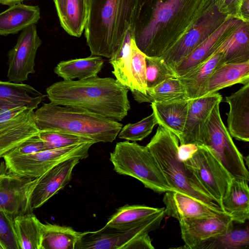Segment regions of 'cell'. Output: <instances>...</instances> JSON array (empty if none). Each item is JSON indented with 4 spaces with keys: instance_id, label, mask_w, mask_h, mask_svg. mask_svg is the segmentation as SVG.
Segmentation results:
<instances>
[{
    "instance_id": "6da1fadb",
    "label": "cell",
    "mask_w": 249,
    "mask_h": 249,
    "mask_svg": "<svg viewBox=\"0 0 249 249\" xmlns=\"http://www.w3.org/2000/svg\"><path fill=\"white\" fill-rule=\"evenodd\" d=\"M206 0H136L131 25L138 48L160 57L180 40L201 16Z\"/></svg>"
},
{
    "instance_id": "7a4b0ae2",
    "label": "cell",
    "mask_w": 249,
    "mask_h": 249,
    "mask_svg": "<svg viewBox=\"0 0 249 249\" xmlns=\"http://www.w3.org/2000/svg\"><path fill=\"white\" fill-rule=\"evenodd\" d=\"M128 91L116 79L97 76L64 80L46 89L47 96L53 104L82 108L118 122L130 109Z\"/></svg>"
},
{
    "instance_id": "3957f363",
    "label": "cell",
    "mask_w": 249,
    "mask_h": 249,
    "mask_svg": "<svg viewBox=\"0 0 249 249\" xmlns=\"http://www.w3.org/2000/svg\"><path fill=\"white\" fill-rule=\"evenodd\" d=\"M136 0H87L85 36L91 55L109 59L130 28Z\"/></svg>"
},
{
    "instance_id": "277c9868",
    "label": "cell",
    "mask_w": 249,
    "mask_h": 249,
    "mask_svg": "<svg viewBox=\"0 0 249 249\" xmlns=\"http://www.w3.org/2000/svg\"><path fill=\"white\" fill-rule=\"evenodd\" d=\"M40 131H54L90 138L95 143L112 142L122 128V124L85 109L44 103L34 111Z\"/></svg>"
},
{
    "instance_id": "5b68a950",
    "label": "cell",
    "mask_w": 249,
    "mask_h": 249,
    "mask_svg": "<svg viewBox=\"0 0 249 249\" xmlns=\"http://www.w3.org/2000/svg\"><path fill=\"white\" fill-rule=\"evenodd\" d=\"M146 147L157 162L172 191L220 207L179 158V140L174 134L159 125Z\"/></svg>"
},
{
    "instance_id": "8992f818",
    "label": "cell",
    "mask_w": 249,
    "mask_h": 249,
    "mask_svg": "<svg viewBox=\"0 0 249 249\" xmlns=\"http://www.w3.org/2000/svg\"><path fill=\"white\" fill-rule=\"evenodd\" d=\"M110 160L116 172L135 178L146 188L159 193L172 191L146 146L129 141L117 142Z\"/></svg>"
},
{
    "instance_id": "52a82bcc",
    "label": "cell",
    "mask_w": 249,
    "mask_h": 249,
    "mask_svg": "<svg viewBox=\"0 0 249 249\" xmlns=\"http://www.w3.org/2000/svg\"><path fill=\"white\" fill-rule=\"evenodd\" d=\"M165 215L164 209L129 229L105 225L96 231L82 232L74 249H154L148 233L160 227Z\"/></svg>"
},
{
    "instance_id": "ba28073f",
    "label": "cell",
    "mask_w": 249,
    "mask_h": 249,
    "mask_svg": "<svg viewBox=\"0 0 249 249\" xmlns=\"http://www.w3.org/2000/svg\"><path fill=\"white\" fill-rule=\"evenodd\" d=\"M220 104L215 106L208 119L202 145L210 149L233 178L249 182L243 157L222 120Z\"/></svg>"
},
{
    "instance_id": "9c48e42d",
    "label": "cell",
    "mask_w": 249,
    "mask_h": 249,
    "mask_svg": "<svg viewBox=\"0 0 249 249\" xmlns=\"http://www.w3.org/2000/svg\"><path fill=\"white\" fill-rule=\"evenodd\" d=\"M230 18L213 0H206L202 14L189 31L161 57L172 69L213 34Z\"/></svg>"
},
{
    "instance_id": "30bf717a",
    "label": "cell",
    "mask_w": 249,
    "mask_h": 249,
    "mask_svg": "<svg viewBox=\"0 0 249 249\" xmlns=\"http://www.w3.org/2000/svg\"><path fill=\"white\" fill-rule=\"evenodd\" d=\"M202 186L217 202L221 201L233 178L210 149L204 145L187 160L183 161Z\"/></svg>"
},
{
    "instance_id": "8fae6325",
    "label": "cell",
    "mask_w": 249,
    "mask_h": 249,
    "mask_svg": "<svg viewBox=\"0 0 249 249\" xmlns=\"http://www.w3.org/2000/svg\"><path fill=\"white\" fill-rule=\"evenodd\" d=\"M78 155L77 147L72 145L25 155L6 154L3 158L5 167L10 172L22 177L35 178L55 165Z\"/></svg>"
},
{
    "instance_id": "7c38bea8",
    "label": "cell",
    "mask_w": 249,
    "mask_h": 249,
    "mask_svg": "<svg viewBox=\"0 0 249 249\" xmlns=\"http://www.w3.org/2000/svg\"><path fill=\"white\" fill-rule=\"evenodd\" d=\"M42 41L35 24L23 29L14 47L8 53L7 77L10 82L22 83L35 73V58Z\"/></svg>"
},
{
    "instance_id": "4fadbf2b",
    "label": "cell",
    "mask_w": 249,
    "mask_h": 249,
    "mask_svg": "<svg viewBox=\"0 0 249 249\" xmlns=\"http://www.w3.org/2000/svg\"><path fill=\"white\" fill-rule=\"evenodd\" d=\"M7 171H0V210L13 218L32 213L30 198L38 178H26Z\"/></svg>"
},
{
    "instance_id": "5bb4252c",
    "label": "cell",
    "mask_w": 249,
    "mask_h": 249,
    "mask_svg": "<svg viewBox=\"0 0 249 249\" xmlns=\"http://www.w3.org/2000/svg\"><path fill=\"white\" fill-rule=\"evenodd\" d=\"M222 101L218 92L190 100L187 116L180 138V144L202 145L205 128L211 112Z\"/></svg>"
},
{
    "instance_id": "9a60e30c",
    "label": "cell",
    "mask_w": 249,
    "mask_h": 249,
    "mask_svg": "<svg viewBox=\"0 0 249 249\" xmlns=\"http://www.w3.org/2000/svg\"><path fill=\"white\" fill-rule=\"evenodd\" d=\"M81 160L79 157L70 159L55 165L38 178L30 198L33 210L42 206L69 183L73 168Z\"/></svg>"
},
{
    "instance_id": "2e32d148",
    "label": "cell",
    "mask_w": 249,
    "mask_h": 249,
    "mask_svg": "<svg viewBox=\"0 0 249 249\" xmlns=\"http://www.w3.org/2000/svg\"><path fill=\"white\" fill-rule=\"evenodd\" d=\"M163 201L165 206V215L175 218L178 221L230 216L220 207L208 204L178 192H165Z\"/></svg>"
},
{
    "instance_id": "e0dca14e",
    "label": "cell",
    "mask_w": 249,
    "mask_h": 249,
    "mask_svg": "<svg viewBox=\"0 0 249 249\" xmlns=\"http://www.w3.org/2000/svg\"><path fill=\"white\" fill-rule=\"evenodd\" d=\"M179 223L185 248L193 249L200 243L221 235L233 225L230 216L182 219Z\"/></svg>"
},
{
    "instance_id": "ac0fdd59",
    "label": "cell",
    "mask_w": 249,
    "mask_h": 249,
    "mask_svg": "<svg viewBox=\"0 0 249 249\" xmlns=\"http://www.w3.org/2000/svg\"><path fill=\"white\" fill-rule=\"evenodd\" d=\"M34 110L26 108L16 116L0 123V158L29 138L38 135Z\"/></svg>"
},
{
    "instance_id": "d6986e66",
    "label": "cell",
    "mask_w": 249,
    "mask_h": 249,
    "mask_svg": "<svg viewBox=\"0 0 249 249\" xmlns=\"http://www.w3.org/2000/svg\"><path fill=\"white\" fill-rule=\"evenodd\" d=\"M242 22L235 18H228L209 38L173 68L177 78L185 74L214 53Z\"/></svg>"
},
{
    "instance_id": "ffe728a7",
    "label": "cell",
    "mask_w": 249,
    "mask_h": 249,
    "mask_svg": "<svg viewBox=\"0 0 249 249\" xmlns=\"http://www.w3.org/2000/svg\"><path fill=\"white\" fill-rule=\"evenodd\" d=\"M230 110L227 116L228 130L236 140L249 141V83L225 97Z\"/></svg>"
},
{
    "instance_id": "44dd1931",
    "label": "cell",
    "mask_w": 249,
    "mask_h": 249,
    "mask_svg": "<svg viewBox=\"0 0 249 249\" xmlns=\"http://www.w3.org/2000/svg\"><path fill=\"white\" fill-rule=\"evenodd\" d=\"M190 100L183 99L151 103L150 106L158 124L172 132L178 139L184 127Z\"/></svg>"
},
{
    "instance_id": "7402d4cb",
    "label": "cell",
    "mask_w": 249,
    "mask_h": 249,
    "mask_svg": "<svg viewBox=\"0 0 249 249\" xmlns=\"http://www.w3.org/2000/svg\"><path fill=\"white\" fill-rule=\"evenodd\" d=\"M45 96L29 85L0 81V108L21 107L34 110Z\"/></svg>"
},
{
    "instance_id": "603a6c76",
    "label": "cell",
    "mask_w": 249,
    "mask_h": 249,
    "mask_svg": "<svg viewBox=\"0 0 249 249\" xmlns=\"http://www.w3.org/2000/svg\"><path fill=\"white\" fill-rule=\"evenodd\" d=\"M248 183L233 178L221 201V208L237 224L245 223L249 218Z\"/></svg>"
},
{
    "instance_id": "cb8c5ba5",
    "label": "cell",
    "mask_w": 249,
    "mask_h": 249,
    "mask_svg": "<svg viewBox=\"0 0 249 249\" xmlns=\"http://www.w3.org/2000/svg\"><path fill=\"white\" fill-rule=\"evenodd\" d=\"M249 83V61L229 63L217 67L208 80L201 96L236 84Z\"/></svg>"
},
{
    "instance_id": "d4e9b609",
    "label": "cell",
    "mask_w": 249,
    "mask_h": 249,
    "mask_svg": "<svg viewBox=\"0 0 249 249\" xmlns=\"http://www.w3.org/2000/svg\"><path fill=\"white\" fill-rule=\"evenodd\" d=\"M40 17V9L38 6L21 3L12 5L0 13V35L18 33L36 23Z\"/></svg>"
},
{
    "instance_id": "484cf974",
    "label": "cell",
    "mask_w": 249,
    "mask_h": 249,
    "mask_svg": "<svg viewBox=\"0 0 249 249\" xmlns=\"http://www.w3.org/2000/svg\"><path fill=\"white\" fill-rule=\"evenodd\" d=\"M218 66L249 61V23L242 22L216 50Z\"/></svg>"
},
{
    "instance_id": "4316f807",
    "label": "cell",
    "mask_w": 249,
    "mask_h": 249,
    "mask_svg": "<svg viewBox=\"0 0 249 249\" xmlns=\"http://www.w3.org/2000/svg\"><path fill=\"white\" fill-rule=\"evenodd\" d=\"M60 24L70 35L81 36L87 17V0H53Z\"/></svg>"
},
{
    "instance_id": "83f0119b",
    "label": "cell",
    "mask_w": 249,
    "mask_h": 249,
    "mask_svg": "<svg viewBox=\"0 0 249 249\" xmlns=\"http://www.w3.org/2000/svg\"><path fill=\"white\" fill-rule=\"evenodd\" d=\"M220 56V53H215L185 74L178 77L189 99H195L201 96L208 80L218 66Z\"/></svg>"
},
{
    "instance_id": "f1b7e54d",
    "label": "cell",
    "mask_w": 249,
    "mask_h": 249,
    "mask_svg": "<svg viewBox=\"0 0 249 249\" xmlns=\"http://www.w3.org/2000/svg\"><path fill=\"white\" fill-rule=\"evenodd\" d=\"M101 56L89 57L60 62L54 69V72L65 80L85 79L97 76L103 65Z\"/></svg>"
},
{
    "instance_id": "f546056e",
    "label": "cell",
    "mask_w": 249,
    "mask_h": 249,
    "mask_svg": "<svg viewBox=\"0 0 249 249\" xmlns=\"http://www.w3.org/2000/svg\"><path fill=\"white\" fill-rule=\"evenodd\" d=\"M14 224L19 249H41L43 223L32 212L15 216Z\"/></svg>"
},
{
    "instance_id": "4dcf8cb0",
    "label": "cell",
    "mask_w": 249,
    "mask_h": 249,
    "mask_svg": "<svg viewBox=\"0 0 249 249\" xmlns=\"http://www.w3.org/2000/svg\"><path fill=\"white\" fill-rule=\"evenodd\" d=\"M164 208H155L140 205H125L119 208L108 219L106 226L127 229L136 226Z\"/></svg>"
},
{
    "instance_id": "1f68e13d",
    "label": "cell",
    "mask_w": 249,
    "mask_h": 249,
    "mask_svg": "<svg viewBox=\"0 0 249 249\" xmlns=\"http://www.w3.org/2000/svg\"><path fill=\"white\" fill-rule=\"evenodd\" d=\"M82 233L70 227L43 223L41 249H74Z\"/></svg>"
},
{
    "instance_id": "d6a6232c",
    "label": "cell",
    "mask_w": 249,
    "mask_h": 249,
    "mask_svg": "<svg viewBox=\"0 0 249 249\" xmlns=\"http://www.w3.org/2000/svg\"><path fill=\"white\" fill-rule=\"evenodd\" d=\"M132 93L135 100L139 103L188 99L178 78L167 79L153 88L147 89L145 94L137 91H133Z\"/></svg>"
},
{
    "instance_id": "836d02e7",
    "label": "cell",
    "mask_w": 249,
    "mask_h": 249,
    "mask_svg": "<svg viewBox=\"0 0 249 249\" xmlns=\"http://www.w3.org/2000/svg\"><path fill=\"white\" fill-rule=\"evenodd\" d=\"M249 247V226H234L233 224L224 234L204 241L193 249H240Z\"/></svg>"
},
{
    "instance_id": "e575fe53",
    "label": "cell",
    "mask_w": 249,
    "mask_h": 249,
    "mask_svg": "<svg viewBox=\"0 0 249 249\" xmlns=\"http://www.w3.org/2000/svg\"><path fill=\"white\" fill-rule=\"evenodd\" d=\"M130 29L127 31L122 46L119 52L109 59L116 80L128 89L132 90L131 74V39Z\"/></svg>"
},
{
    "instance_id": "d590c367",
    "label": "cell",
    "mask_w": 249,
    "mask_h": 249,
    "mask_svg": "<svg viewBox=\"0 0 249 249\" xmlns=\"http://www.w3.org/2000/svg\"><path fill=\"white\" fill-rule=\"evenodd\" d=\"M176 78L173 69L161 56H146L147 89L153 88L167 79Z\"/></svg>"
},
{
    "instance_id": "8d00e7d4",
    "label": "cell",
    "mask_w": 249,
    "mask_h": 249,
    "mask_svg": "<svg viewBox=\"0 0 249 249\" xmlns=\"http://www.w3.org/2000/svg\"><path fill=\"white\" fill-rule=\"evenodd\" d=\"M146 56L137 47L131 39V74L132 90L146 94L147 85L146 79Z\"/></svg>"
},
{
    "instance_id": "74e56055",
    "label": "cell",
    "mask_w": 249,
    "mask_h": 249,
    "mask_svg": "<svg viewBox=\"0 0 249 249\" xmlns=\"http://www.w3.org/2000/svg\"><path fill=\"white\" fill-rule=\"evenodd\" d=\"M158 124L153 112L140 121L128 124L122 128L118 135L121 139L133 142L140 141L147 137Z\"/></svg>"
},
{
    "instance_id": "f35d334b",
    "label": "cell",
    "mask_w": 249,
    "mask_h": 249,
    "mask_svg": "<svg viewBox=\"0 0 249 249\" xmlns=\"http://www.w3.org/2000/svg\"><path fill=\"white\" fill-rule=\"evenodd\" d=\"M38 136L51 149L65 147L88 142H94L90 138L59 131H40Z\"/></svg>"
},
{
    "instance_id": "ab89813d",
    "label": "cell",
    "mask_w": 249,
    "mask_h": 249,
    "mask_svg": "<svg viewBox=\"0 0 249 249\" xmlns=\"http://www.w3.org/2000/svg\"><path fill=\"white\" fill-rule=\"evenodd\" d=\"M0 243L4 249H19L14 218L0 210Z\"/></svg>"
},
{
    "instance_id": "60d3db41",
    "label": "cell",
    "mask_w": 249,
    "mask_h": 249,
    "mask_svg": "<svg viewBox=\"0 0 249 249\" xmlns=\"http://www.w3.org/2000/svg\"><path fill=\"white\" fill-rule=\"evenodd\" d=\"M48 149H51V148L37 135L27 140L6 154L10 156L25 155Z\"/></svg>"
},
{
    "instance_id": "b9f144b4",
    "label": "cell",
    "mask_w": 249,
    "mask_h": 249,
    "mask_svg": "<svg viewBox=\"0 0 249 249\" xmlns=\"http://www.w3.org/2000/svg\"><path fill=\"white\" fill-rule=\"evenodd\" d=\"M219 11L228 18H237L240 7L244 0H213Z\"/></svg>"
},
{
    "instance_id": "7bdbcfd3",
    "label": "cell",
    "mask_w": 249,
    "mask_h": 249,
    "mask_svg": "<svg viewBox=\"0 0 249 249\" xmlns=\"http://www.w3.org/2000/svg\"><path fill=\"white\" fill-rule=\"evenodd\" d=\"M197 149V145L194 144H180L178 147L179 157L182 161L190 158Z\"/></svg>"
},
{
    "instance_id": "ee69618b",
    "label": "cell",
    "mask_w": 249,
    "mask_h": 249,
    "mask_svg": "<svg viewBox=\"0 0 249 249\" xmlns=\"http://www.w3.org/2000/svg\"><path fill=\"white\" fill-rule=\"evenodd\" d=\"M237 18L244 22L249 23V0H244L238 14Z\"/></svg>"
},
{
    "instance_id": "f6af8a7d",
    "label": "cell",
    "mask_w": 249,
    "mask_h": 249,
    "mask_svg": "<svg viewBox=\"0 0 249 249\" xmlns=\"http://www.w3.org/2000/svg\"><path fill=\"white\" fill-rule=\"evenodd\" d=\"M25 0H0V4L8 6H12L21 3Z\"/></svg>"
},
{
    "instance_id": "bcb514c9",
    "label": "cell",
    "mask_w": 249,
    "mask_h": 249,
    "mask_svg": "<svg viewBox=\"0 0 249 249\" xmlns=\"http://www.w3.org/2000/svg\"><path fill=\"white\" fill-rule=\"evenodd\" d=\"M0 249H4V247L2 246V245L0 243Z\"/></svg>"
},
{
    "instance_id": "7dc6e473",
    "label": "cell",
    "mask_w": 249,
    "mask_h": 249,
    "mask_svg": "<svg viewBox=\"0 0 249 249\" xmlns=\"http://www.w3.org/2000/svg\"><path fill=\"white\" fill-rule=\"evenodd\" d=\"M1 162H0V168L1 166Z\"/></svg>"
}]
</instances>
